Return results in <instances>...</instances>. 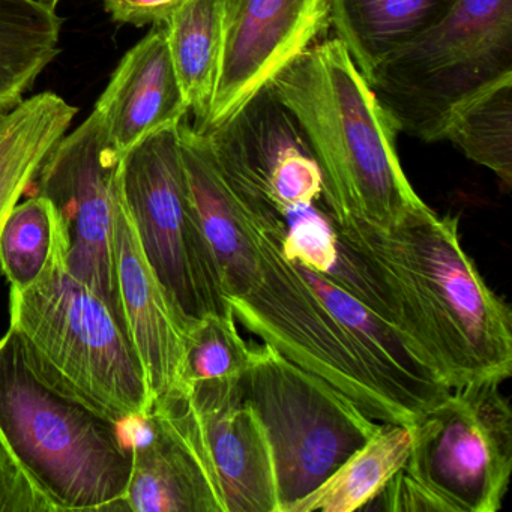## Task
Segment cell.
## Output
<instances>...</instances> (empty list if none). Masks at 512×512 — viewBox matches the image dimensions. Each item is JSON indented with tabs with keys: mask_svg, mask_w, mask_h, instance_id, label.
<instances>
[{
	"mask_svg": "<svg viewBox=\"0 0 512 512\" xmlns=\"http://www.w3.org/2000/svg\"><path fill=\"white\" fill-rule=\"evenodd\" d=\"M329 220L338 260L328 277L406 335L443 385L511 376V310L464 250L458 217L425 205L388 229Z\"/></svg>",
	"mask_w": 512,
	"mask_h": 512,
	"instance_id": "cell-1",
	"label": "cell"
},
{
	"mask_svg": "<svg viewBox=\"0 0 512 512\" xmlns=\"http://www.w3.org/2000/svg\"><path fill=\"white\" fill-rule=\"evenodd\" d=\"M224 175L203 170L191 179L190 191L235 319L266 346L331 383L368 418L412 424L377 388L343 326L284 256L283 215Z\"/></svg>",
	"mask_w": 512,
	"mask_h": 512,
	"instance_id": "cell-2",
	"label": "cell"
},
{
	"mask_svg": "<svg viewBox=\"0 0 512 512\" xmlns=\"http://www.w3.org/2000/svg\"><path fill=\"white\" fill-rule=\"evenodd\" d=\"M301 128L323 179L329 218L388 229L427 205L397 154V128L346 47L320 41L268 86Z\"/></svg>",
	"mask_w": 512,
	"mask_h": 512,
	"instance_id": "cell-3",
	"label": "cell"
},
{
	"mask_svg": "<svg viewBox=\"0 0 512 512\" xmlns=\"http://www.w3.org/2000/svg\"><path fill=\"white\" fill-rule=\"evenodd\" d=\"M122 427L50 386L13 329L0 338V439L56 511L121 512L133 464Z\"/></svg>",
	"mask_w": 512,
	"mask_h": 512,
	"instance_id": "cell-4",
	"label": "cell"
},
{
	"mask_svg": "<svg viewBox=\"0 0 512 512\" xmlns=\"http://www.w3.org/2000/svg\"><path fill=\"white\" fill-rule=\"evenodd\" d=\"M10 328L50 386L118 424L152 407L128 332L106 302L59 262L40 283L10 293Z\"/></svg>",
	"mask_w": 512,
	"mask_h": 512,
	"instance_id": "cell-5",
	"label": "cell"
},
{
	"mask_svg": "<svg viewBox=\"0 0 512 512\" xmlns=\"http://www.w3.org/2000/svg\"><path fill=\"white\" fill-rule=\"evenodd\" d=\"M512 76V0H455L367 80L398 133L443 140L449 116Z\"/></svg>",
	"mask_w": 512,
	"mask_h": 512,
	"instance_id": "cell-6",
	"label": "cell"
},
{
	"mask_svg": "<svg viewBox=\"0 0 512 512\" xmlns=\"http://www.w3.org/2000/svg\"><path fill=\"white\" fill-rule=\"evenodd\" d=\"M238 389L268 437L278 512L313 493L382 424L331 383L266 344L254 347Z\"/></svg>",
	"mask_w": 512,
	"mask_h": 512,
	"instance_id": "cell-7",
	"label": "cell"
},
{
	"mask_svg": "<svg viewBox=\"0 0 512 512\" xmlns=\"http://www.w3.org/2000/svg\"><path fill=\"white\" fill-rule=\"evenodd\" d=\"M121 190L143 253L185 332L209 314H233L191 199L179 125L146 137L122 158Z\"/></svg>",
	"mask_w": 512,
	"mask_h": 512,
	"instance_id": "cell-8",
	"label": "cell"
},
{
	"mask_svg": "<svg viewBox=\"0 0 512 512\" xmlns=\"http://www.w3.org/2000/svg\"><path fill=\"white\" fill-rule=\"evenodd\" d=\"M497 380L451 389L412 424L404 469L452 512H497L512 470V412Z\"/></svg>",
	"mask_w": 512,
	"mask_h": 512,
	"instance_id": "cell-9",
	"label": "cell"
},
{
	"mask_svg": "<svg viewBox=\"0 0 512 512\" xmlns=\"http://www.w3.org/2000/svg\"><path fill=\"white\" fill-rule=\"evenodd\" d=\"M121 163L91 113L50 152L26 196L53 203L67 238L68 272L97 293L125 328L115 259Z\"/></svg>",
	"mask_w": 512,
	"mask_h": 512,
	"instance_id": "cell-10",
	"label": "cell"
},
{
	"mask_svg": "<svg viewBox=\"0 0 512 512\" xmlns=\"http://www.w3.org/2000/svg\"><path fill=\"white\" fill-rule=\"evenodd\" d=\"M331 28V0H226L220 68L200 133L226 125Z\"/></svg>",
	"mask_w": 512,
	"mask_h": 512,
	"instance_id": "cell-11",
	"label": "cell"
},
{
	"mask_svg": "<svg viewBox=\"0 0 512 512\" xmlns=\"http://www.w3.org/2000/svg\"><path fill=\"white\" fill-rule=\"evenodd\" d=\"M133 425V464L121 512H226L187 392L155 401Z\"/></svg>",
	"mask_w": 512,
	"mask_h": 512,
	"instance_id": "cell-12",
	"label": "cell"
},
{
	"mask_svg": "<svg viewBox=\"0 0 512 512\" xmlns=\"http://www.w3.org/2000/svg\"><path fill=\"white\" fill-rule=\"evenodd\" d=\"M206 136L227 178L265 197L283 217L290 209L322 200L319 164L295 118L271 89H263Z\"/></svg>",
	"mask_w": 512,
	"mask_h": 512,
	"instance_id": "cell-13",
	"label": "cell"
},
{
	"mask_svg": "<svg viewBox=\"0 0 512 512\" xmlns=\"http://www.w3.org/2000/svg\"><path fill=\"white\" fill-rule=\"evenodd\" d=\"M238 379L197 383L182 392L199 418L226 512H278L268 437L242 403Z\"/></svg>",
	"mask_w": 512,
	"mask_h": 512,
	"instance_id": "cell-14",
	"label": "cell"
},
{
	"mask_svg": "<svg viewBox=\"0 0 512 512\" xmlns=\"http://www.w3.org/2000/svg\"><path fill=\"white\" fill-rule=\"evenodd\" d=\"M115 259L125 328L154 404L181 389L187 332L143 253L122 190L116 211Z\"/></svg>",
	"mask_w": 512,
	"mask_h": 512,
	"instance_id": "cell-15",
	"label": "cell"
},
{
	"mask_svg": "<svg viewBox=\"0 0 512 512\" xmlns=\"http://www.w3.org/2000/svg\"><path fill=\"white\" fill-rule=\"evenodd\" d=\"M104 143L124 158L146 137L185 121L190 109L179 85L163 25L125 53L94 110Z\"/></svg>",
	"mask_w": 512,
	"mask_h": 512,
	"instance_id": "cell-16",
	"label": "cell"
},
{
	"mask_svg": "<svg viewBox=\"0 0 512 512\" xmlns=\"http://www.w3.org/2000/svg\"><path fill=\"white\" fill-rule=\"evenodd\" d=\"M295 265L343 326L377 388L413 422L451 392L425 364L412 341L392 323L328 275Z\"/></svg>",
	"mask_w": 512,
	"mask_h": 512,
	"instance_id": "cell-17",
	"label": "cell"
},
{
	"mask_svg": "<svg viewBox=\"0 0 512 512\" xmlns=\"http://www.w3.org/2000/svg\"><path fill=\"white\" fill-rule=\"evenodd\" d=\"M77 113V107L52 91L0 112V230Z\"/></svg>",
	"mask_w": 512,
	"mask_h": 512,
	"instance_id": "cell-18",
	"label": "cell"
},
{
	"mask_svg": "<svg viewBox=\"0 0 512 512\" xmlns=\"http://www.w3.org/2000/svg\"><path fill=\"white\" fill-rule=\"evenodd\" d=\"M455 0H331V28L370 79L395 50L436 25Z\"/></svg>",
	"mask_w": 512,
	"mask_h": 512,
	"instance_id": "cell-19",
	"label": "cell"
},
{
	"mask_svg": "<svg viewBox=\"0 0 512 512\" xmlns=\"http://www.w3.org/2000/svg\"><path fill=\"white\" fill-rule=\"evenodd\" d=\"M226 0H187L166 22L167 44L194 128L211 112L220 68Z\"/></svg>",
	"mask_w": 512,
	"mask_h": 512,
	"instance_id": "cell-20",
	"label": "cell"
},
{
	"mask_svg": "<svg viewBox=\"0 0 512 512\" xmlns=\"http://www.w3.org/2000/svg\"><path fill=\"white\" fill-rule=\"evenodd\" d=\"M64 19L34 0H0V112L13 109L61 53Z\"/></svg>",
	"mask_w": 512,
	"mask_h": 512,
	"instance_id": "cell-21",
	"label": "cell"
},
{
	"mask_svg": "<svg viewBox=\"0 0 512 512\" xmlns=\"http://www.w3.org/2000/svg\"><path fill=\"white\" fill-rule=\"evenodd\" d=\"M413 446L412 424H380L379 431L350 455L313 493L287 512H353L364 509L404 467Z\"/></svg>",
	"mask_w": 512,
	"mask_h": 512,
	"instance_id": "cell-22",
	"label": "cell"
},
{
	"mask_svg": "<svg viewBox=\"0 0 512 512\" xmlns=\"http://www.w3.org/2000/svg\"><path fill=\"white\" fill-rule=\"evenodd\" d=\"M62 260H67V238L58 211L46 197L31 194L0 230V274L11 289L25 290Z\"/></svg>",
	"mask_w": 512,
	"mask_h": 512,
	"instance_id": "cell-23",
	"label": "cell"
},
{
	"mask_svg": "<svg viewBox=\"0 0 512 512\" xmlns=\"http://www.w3.org/2000/svg\"><path fill=\"white\" fill-rule=\"evenodd\" d=\"M443 140L467 160L491 170L505 190L512 182V76L458 107L446 122Z\"/></svg>",
	"mask_w": 512,
	"mask_h": 512,
	"instance_id": "cell-24",
	"label": "cell"
},
{
	"mask_svg": "<svg viewBox=\"0 0 512 512\" xmlns=\"http://www.w3.org/2000/svg\"><path fill=\"white\" fill-rule=\"evenodd\" d=\"M253 349L239 334L233 314H209L188 329L185 337L181 389L197 383L238 379L250 364Z\"/></svg>",
	"mask_w": 512,
	"mask_h": 512,
	"instance_id": "cell-25",
	"label": "cell"
},
{
	"mask_svg": "<svg viewBox=\"0 0 512 512\" xmlns=\"http://www.w3.org/2000/svg\"><path fill=\"white\" fill-rule=\"evenodd\" d=\"M286 233L281 242L292 263L320 274H331L338 260V241L328 214L314 205L298 206L284 214Z\"/></svg>",
	"mask_w": 512,
	"mask_h": 512,
	"instance_id": "cell-26",
	"label": "cell"
},
{
	"mask_svg": "<svg viewBox=\"0 0 512 512\" xmlns=\"http://www.w3.org/2000/svg\"><path fill=\"white\" fill-rule=\"evenodd\" d=\"M0 512H58L0 439Z\"/></svg>",
	"mask_w": 512,
	"mask_h": 512,
	"instance_id": "cell-27",
	"label": "cell"
},
{
	"mask_svg": "<svg viewBox=\"0 0 512 512\" xmlns=\"http://www.w3.org/2000/svg\"><path fill=\"white\" fill-rule=\"evenodd\" d=\"M364 509L388 512H452L448 503L401 467Z\"/></svg>",
	"mask_w": 512,
	"mask_h": 512,
	"instance_id": "cell-28",
	"label": "cell"
},
{
	"mask_svg": "<svg viewBox=\"0 0 512 512\" xmlns=\"http://www.w3.org/2000/svg\"><path fill=\"white\" fill-rule=\"evenodd\" d=\"M113 22L134 28L163 25L187 0H101Z\"/></svg>",
	"mask_w": 512,
	"mask_h": 512,
	"instance_id": "cell-29",
	"label": "cell"
},
{
	"mask_svg": "<svg viewBox=\"0 0 512 512\" xmlns=\"http://www.w3.org/2000/svg\"><path fill=\"white\" fill-rule=\"evenodd\" d=\"M37 4L43 5V7L50 8V10L58 11L59 4L64 0H34Z\"/></svg>",
	"mask_w": 512,
	"mask_h": 512,
	"instance_id": "cell-30",
	"label": "cell"
}]
</instances>
